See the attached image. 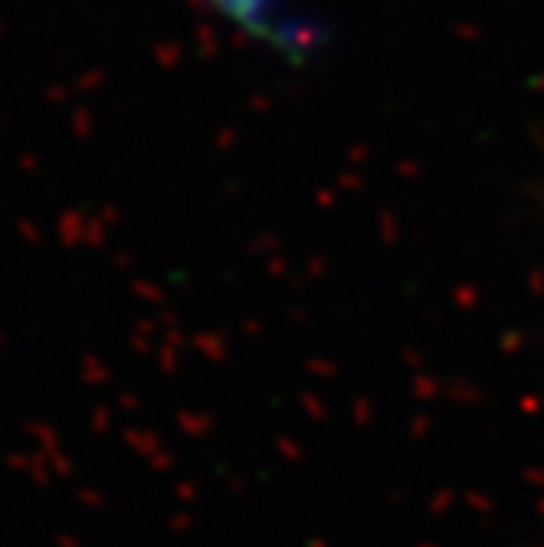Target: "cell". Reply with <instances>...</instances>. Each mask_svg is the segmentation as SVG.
<instances>
[{"instance_id": "1", "label": "cell", "mask_w": 544, "mask_h": 547, "mask_svg": "<svg viewBox=\"0 0 544 547\" xmlns=\"http://www.w3.org/2000/svg\"><path fill=\"white\" fill-rule=\"evenodd\" d=\"M207 14L236 37L292 69H309L328 50V23L305 0H204Z\"/></svg>"}]
</instances>
